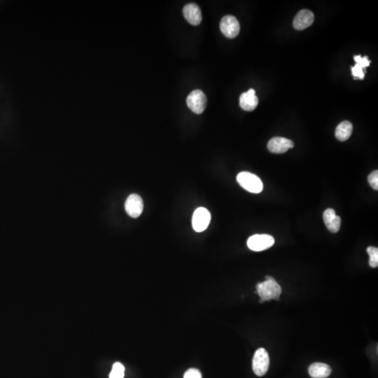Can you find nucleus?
Instances as JSON below:
<instances>
[{
  "mask_svg": "<svg viewBox=\"0 0 378 378\" xmlns=\"http://www.w3.org/2000/svg\"><path fill=\"white\" fill-rule=\"evenodd\" d=\"M144 203L142 199L138 194H133L129 196L125 203L126 213L132 218H138L143 212Z\"/></svg>",
  "mask_w": 378,
  "mask_h": 378,
  "instance_id": "6e6552de",
  "label": "nucleus"
},
{
  "mask_svg": "<svg viewBox=\"0 0 378 378\" xmlns=\"http://www.w3.org/2000/svg\"><path fill=\"white\" fill-rule=\"evenodd\" d=\"M309 375L312 378H327L331 375L332 369L324 363H314L309 367Z\"/></svg>",
  "mask_w": 378,
  "mask_h": 378,
  "instance_id": "2eb2a0df",
  "label": "nucleus"
},
{
  "mask_svg": "<svg viewBox=\"0 0 378 378\" xmlns=\"http://www.w3.org/2000/svg\"><path fill=\"white\" fill-rule=\"evenodd\" d=\"M266 280L257 285V293L264 301L271 299L278 300L282 293V288L276 280L271 276H266Z\"/></svg>",
  "mask_w": 378,
  "mask_h": 378,
  "instance_id": "f257e3e1",
  "label": "nucleus"
},
{
  "mask_svg": "<svg viewBox=\"0 0 378 378\" xmlns=\"http://www.w3.org/2000/svg\"><path fill=\"white\" fill-rule=\"evenodd\" d=\"M270 365L269 354L264 348L256 351L252 361V368L257 376H264L267 372Z\"/></svg>",
  "mask_w": 378,
  "mask_h": 378,
  "instance_id": "7ed1b4c3",
  "label": "nucleus"
},
{
  "mask_svg": "<svg viewBox=\"0 0 378 378\" xmlns=\"http://www.w3.org/2000/svg\"><path fill=\"white\" fill-rule=\"evenodd\" d=\"M183 378H202V374L198 369L190 368L185 372Z\"/></svg>",
  "mask_w": 378,
  "mask_h": 378,
  "instance_id": "aec40b11",
  "label": "nucleus"
},
{
  "mask_svg": "<svg viewBox=\"0 0 378 378\" xmlns=\"http://www.w3.org/2000/svg\"><path fill=\"white\" fill-rule=\"evenodd\" d=\"M314 15L311 11L302 10L300 11L293 20V28L297 30H302L308 28L314 23Z\"/></svg>",
  "mask_w": 378,
  "mask_h": 378,
  "instance_id": "9d476101",
  "label": "nucleus"
},
{
  "mask_svg": "<svg viewBox=\"0 0 378 378\" xmlns=\"http://www.w3.org/2000/svg\"><path fill=\"white\" fill-rule=\"evenodd\" d=\"M274 243V237L270 235L262 234L250 237L247 240V246L252 251H262L271 248Z\"/></svg>",
  "mask_w": 378,
  "mask_h": 378,
  "instance_id": "39448f33",
  "label": "nucleus"
},
{
  "mask_svg": "<svg viewBox=\"0 0 378 378\" xmlns=\"http://www.w3.org/2000/svg\"><path fill=\"white\" fill-rule=\"evenodd\" d=\"M369 184L371 186L374 190H378V171L375 170L369 174L368 178Z\"/></svg>",
  "mask_w": 378,
  "mask_h": 378,
  "instance_id": "6ab92c4d",
  "label": "nucleus"
},
{
  "mask_svg": "<svg viewBox=\"0 0 378 378\" xmlns=\"http://www.w3.org/2000/svg\"><path fill=\"white\" fill-rule=\"evenodd\" d=\"M211 221V214L205 208H199L194 212L193 215V228L198 233L204 231L208 228Z\"/></svg>",
  "mask_w": 378,
  "mask_h": 378,
  "instance_id": "423d86ee",
  "label": "nucleus"
},
{
  "mask_svg": "<svg viewBox=\"0 0 378 378\" xmlns=\"http://www.w3.org/2000/svg\"><path fill=\"white\" fill-rule=\"evenodd\" d=\"M353 131V125L351 122L345 120L342 122L336 129V137L338 140L345 142L350 138Z\"/></svg>",
  "mask_w": 378,
  "mask_h": 378,
  "instance_id": "dca6fc26",
  "label": "nucleus"
},
{
  "mask_svg": "<svg viewBox=\"0 0 378 378\" xmlns=\"http://www.w3.org/2000/svg\"><path fill=\"white\" fill-rule=\"evenodd\" d=\"M186 103L193 112L201 114L206 108V95L201 90H195L187 97Z\"/></svg>",
  "mask_w": 378,
  "mask_h": 378,
  "instance_id": "20e7f679",
  "label": "nucleus"
},
{
  "mask_svg": "<svg viewBox=\"0 0 378 378\" xmlns=\"http://www.w3.org/2000/svg\"><path fill=\"white\" fill-rule=\"evenodd\" d=\"M354 59L356 62V66L351 68L353 77H354V79H359L362 80L365 77L363 69L365 70L366 67L370 66V61L368 60V56L362 57L360 55H355Z\"/></svg>",
  "mask_w": 378,
  "mask_h": 378,
  "instance_id": "4468645a",
  "label": "nucleus"
},
{
  "mask_svg": "<svg viewBox=\"0 0 378 378\" xmlns=\"http://www.w3.org/2000/svg\"><path fill=\"white\" fill-rule=\"evenodd\" d=\"M183 14L190 24L199 25L202 21L201 10L196 4L190 3L183 7Z\"/></svg>",
  "mask_w": 378,
  "mask_h": 378,
  "instance_id": "9b49d317",
  "label": "nucleus"
},
{
  "mask_svg": "<svg viewBox=\"0 0 378 378\" xmlns=\"http://www.w3.org/2000/svg\"><path fill=\"white\" fill-rule=\"evenodd\" d=\"M367 252L369 255V265L370 267L375 268L378 266V249L375 246H368Z\"/></svg>",
  "mask_w": 378,
  "mask_h": 378,
  "instance_id": "f3484780",
  "label": "nucleus"
},
{
  "mask_svg": "<svg viewBox=\"0 0 378 378\" xmlns=\"http://www.w3.org/2000/svg\"><path fill=\"white\" fill-rule=\"evenodd\" d=\"M221 31L226 37L233 39L236 37L240 30V25L235 16L227 15L221 19Z\"/></svg>",
  "mask_w": 378,
  "mask_h": 378,
  "instance_id": "0eeeda50",
  "label": "nucleus"
},
{
  "mask_svg": "<svg viewBox=\"0 0 378 378\" xmlns=\"http://www.w3.org/2000/svg\"><path fill=\"white\" fill-rule=\"evenodd\" d=\"M294 147V143L289 139L275 137L272 138L268 144V150L273 154H284L289 149Z\"/></svg>",
  "mask_w": 378,
  "mask_h": 378,
  "instance_id": "1a4fd4ad",
  "label": "nucleus"
},
{
  "mask_svg": "<svg viewBox=\"0 0 378 378\" xmlns=\"http://www.w3.org/2000/svg\"><path fill=\"white\" fill-rule=\"evenodd\" d=\"M124 375H125V367L122 363H115L109 374V378H123Z\"/></svg>",
  "mask_w": 378,
  "mask_h": 378,
  "instance_id": "a211bd4d",
  "label": "nucleus"
},
{
  "mask_svg": "<svg viewBox=\"0 0 378 378\" xmlns=\"http://www.w3.org/2000/svg\"><path fill=\"white\" fill-rule=\"evenodd\" d=\"M259 104V99L256 95L255 90L249 89L243 93L239 97V105L244 110L251 111L255 110Z\"/></svg>",
  "mask_w": 378,
  "mask_h": 378,
  "instance_id": "f8f14e48",
  "label": "nucleus"
},
{
  "mask_svg": "<svg viewBox=\"0 0 378 378\" xmlns=\"http://www.w3.org/2000/svg\"><path fill=\"white\" fill-rule=\"evenodd\" d=\"M237 181L243 188L252 194H259L264 188L260 178L249 172H242L237 174Z\"/></svg>",
  "mask_w": 378,
  "mask_h": 378,
  "instance_id": "f03ea898",
  "label": "nucleus"
},
{
  "mask_svg": "<svg viewBox=\"0 0 378 378\" xmlns=\"http://www.w3.org/2000/svg\"><path fill=\"white\" fill-rule=\"evenodd\" d=\"M323 218L328 229L330 230L331 233H337L341 225V219L339 216L336 215L335 210L331 208L327 209L324 212Z\"/></svg>",
  "mask_w": 378,
  "mask_h": 378,
  "instance_id": "ddd939ff",
  "label": "nucleus"
}]
</instances>
